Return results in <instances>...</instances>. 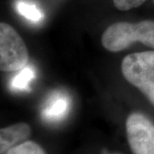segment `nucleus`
<instances>
[{
  "label": "nucleus",
  "instance_id": "nucleus-2",
  "mask_svg": "<svg viewBox=\"0 0 154 154\" xmlns=\"http://www.w3.org/2000/svg\"><path fill=\"white\" fill-rule=\"evenodd\" d=\"M121 70L127 82L138 88L154 106V51L126 56Z\"/></svg>",
  "mask_w": 154,
  "mask_h": 154
},
{
  "label": "nucleus",
  "instance_id": "nucleus-6",
  "mask_svg": "<svg viewBox=\"0 0 154 154\" xmlns=\"http://www.w3.org/2000/svg\"><path fill=\"white\" fill-rule=\"evenodd\" d=\"M70 107V99L63 94H56L48 100L42 110L45 120L51 122L63 120L68 114Z\"/></svg>",
  "mask_w": 154,
  "mask_h": 154
},
{
  "label": "nucleus",
  "instance_id": "nucleus-3",
  "mask_svg": "<svg viewBox=\"0 0 154 154\" xmlns=\"http://www.w3.org/2000/svg\"><path fill=\"white\" fill-rule=\"evenodd\" d=\"M28 61L23 38L10 24L0 22V71H19L28 65Z\"/></svg>",
  "mask_w": 154,
  "mask_h": 154
},
{
  "label": "nucleus",
  "instance_id": "nucleus-12",
  "mask_svg": "<svg viewBox=\"0 0 154 154\" xmlns=\"http://www.w3.org/2000/svg\"><path fill=\"white\" fill-rule=\"evenodd\" d=\"M152 1H153V3H154V0H152Z\"/></svg>",
  "mask_w": 154,
  "mask_h": 154
},
{
  "label": "nucleus",
  "instance_id": "nucleus-9",
  "mask_svg": "<svg viewBox=\"0 0 154 154\" xmlns=\"http://www.w3.org/2000/svg\"><path fill=\"white\" fill-rule=\"evenodd\" d=\"M6 154H46V152L38 143L32 140H25L12 147Z\"/></svg>",
  "mask_w": 154,
  "mask_h": 154
},
{
  "label": "nucleus",
  "instance_id": "nucleus-5",
  "mask_svg": "<svg viewBox=\"0 0 154 154\" xmlns=\"http://www.w3.org/2000/svg\"><path fill=\"white\" fill-rule=\"evenodd\" d=\"M32 134V128L26 122H17L0 128V154H6L17 144L27 140Z\"/></svg>",
  "mask_w": 154,
  "mask_h": 154
},
{
  "label": "nucleus",
  "instance_id": "nucleus-1",
  "mask_svg": "<svg viewBox=\"0 0 154 154\" xmlns=\"http://www.w3.org/2000/svg\"><path fill=\"white\" fill-rule=\"evenodd\" d=\"M135 42L154 48V21L115 22L105 29L101 37L102 45L110 52H119Z\"/></svg>",
  "mask_w": 154,
  "mask_h": 154
},
{
  "label": "nucleus",
  "instance_id": "nucleus-4",
  "mask_svg": "<svg viewBox=\"0 0 154 154\" xmlns=\"http://www.w3.org/2000/svg\"><path fill=\"white\" fill-rule=\"evenodd\" d=\"M126 134L133 154H154V122L146 116L131 113L126 120Z\"/></svg>",
  "mask_w": 154,
  "mask_h": 154
},
{
  "label": "nucleus",
  "instance_id": "nucleus-10",
  "mask_svg": "<svg viewBox=\"0 0 154 154\" xmlns=\"http://www.w3.org/2000/svg\"><path fill=\"white\" fill-rule=\"evenodd\" d=\"M146 0H113V4L118 11H127L143 5Z\"/></svg>",
  "mask_w": 154,
  "mask_h": 154
},
{
  "label": "nucleus",
  "instance_id": "nucleus-7",
  "mask_svg": "<svg viewBox=\"0 0 154 154\" xmlns=\"http://www.w3.org/2000/svg\"><path fill=\"white\" fill-rule=\"evenodd\" d=\"M35 72L32 67L25 66L11 80V88L16 91H27L29 84L33 80Z\"/></svg>",
  "mask_w": 154,
  "mask_h": 154
},
{
  "label": "nucleus",
  "instance_id": "nucleus-8",
  "mask_svg": "<svg viewBox=\"0 0 154 154\" xmlns=\"http://www.w3.org/2000/svg\"><path fill=\"white\" fill-rule=\"evenodd\" d=\"M16 10L22 17L33 22H41L44 18L43 12L37 6L25 1H17Z\"/></svg>",
  "mask_w": 154,
  "mask_h": 154
},
{
  "label": "nucleus",
  "instance_id": "nucleus-11",
  "mask_svg": "<svg viewBox=\"0 0 154 154\" xmlns=\"http://www.w3.org/2000/svg\"><path fill=\"white\" fill-rule=\"evenodd\" d=\"M111 154H121V153H111Z\"/></svg>",
  "mask_w": 154,
  "mask_h": 154
}]
</instances>
